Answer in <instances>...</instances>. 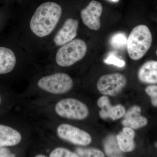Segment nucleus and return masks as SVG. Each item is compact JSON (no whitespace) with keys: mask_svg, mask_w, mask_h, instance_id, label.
Wrapping results in <instances>:
<instances>
[{"mask_svg":"<svg viewBox=\"0 0 157 157\" xmlns=\"http://www.w3.org/2000/svg\"><path fill=\"white\" fill-rule=\"evenodd\" d=\"M62 14L61 7L56 3L46 2L41 4L31 18V30L40 38L47 36L54 30Z\"/></svg>","mask_w":157,"mask_h":157,"instance_id":"obj_1","label":"nucleus"},{"mask_svg":"<svg viewBox=\"0 0 157 157\" xmlns=\"http://www.w3.org/2000/svg\"><path fill=\"white\" fill-rule=\"evenodd\" d=\"M152 36L148 28L140 25L134 28L127 39V48L130 58L137 60L142 58L151 46Z\"/></svg>","mask_w":157,"mask_h":157,"instance_id":"obj_2","label":"nucleus"},{"mask_svg":"<svg viewBox=\"0 0 157 157\" xmlns=\"http://www.w3.org/2000/svg\"><path fill=\"white\" fill-rule=\"evenodd\" d=\"M87 50V45L84 41L80 39H73L59 48L56 62L59 67H68L83 59Z\"/></svg>","mask_w":157,"mask_h":157,"instance_id":"obj_3","label":"nucleus"},{"mask_svg":"<svg viewBox=\"0 0 157 157\" xmlns=\"http://www.w3.org/2000/svg\"><path fill=\"white\" fill-rule=\"evenodd\" d=\"M54 110L58 116L72 120H83L89 114L88 108L85 104L72 98L58 101L55 105Z\"/></svg>","mask_w":157,"mask_h":157,"instance_id":"obj_4","label":"nucleus"},{"mask_svg":"<svg viewBox=\"0 0 157 157\" xmlns=\"http://www.w3.org/2000/svg\"><path fill=\"white\" fill-rule=\"evenodd\" d=\"M37 86L43 91L52 94L62 95L72 89L73 81L68 74L57 73L43 76L38 80Z\"/></svg>","mask_w":157,"mask_h":157,"instance_id":"obj_5","label":"nucleus"},{"mask_svg":"<svg viewBox=\"0 0 157 157\" xmlns=\"http://www.w3.org/2000/svg\"><path fill=\"white\" fill-rule=\"evenodd\" d=\"M56 133L60 139L78 146H87L92 140L91 136L88 132L70 124L59 125Z\"/></svg>","mask_w":157,"mask_h":157,"instance_id":"obj_6","label":"nucleus"},{"mask_svg":"<svg viewBox=\"0 0 157 157\" xmlns=\"http://www.w3.org/2000/svg\"><path fill=\"white\" fill-rule=\"evenodd\" d=\"M127 78L119 73L106 74L100 77L97 82L99 92L105 96L117 95L126 85Z\"/></svg>","mask_w":157,"mask_h":157,"instance_id":"obj_7","label":"nucleus"},{"mask_svg":"<svg viewBox=\"0 0 157 157\" xmlns=\"http://www.w3.org/2000/svg\"><path fill=\"white\" fill-rule=\"evenodd\" d=\"M102 11L103 7L100 2L95 0L91 1L80 13L82 22L90 29L98 31L101 26L100 17Z\"/></svg>","mask_w":157,"mask_h":157,"instance_id":"obj_8","label":"nucleus"},{"mask_svg":"<svg viewBox=\"0 0 157 157\" xmlns=\"http://www.w3.org/2000/svg\"><path fill=\"white\" fill-rule=\"evenodd\" d=\"M97 105L101 109L99 115L103 119L110 118L113 121L117 120L123 117L125 113L126 109L124 106L121 104L112 106L106 96L100 97L97 101Z\"/></svg>","mask_w":157,"mask_h":157,"instance_id":"obj_9","label":"nucleus"},{"mask_svg":"<svg viewBox=\"0 0 157 157\" xmlns=\"http://www.w3.org/2000/svg\"><path fill=\"white\" fill-rule=\"evenodd\" d=\"M78 26L77 20L72 18L66 20L54 37V42L55 45L61 46L74 39L77 36Z\"/></svg>","mask_w":157,"mask_h":157,"instance_id":"obj_10","label":"nucleus"},{"mask_svg":"<svg viewBox=\"0 0 157 157\" xmlns=\"http://www.w3.org/2000/svg\"><path fill=\"white\" fill-rule=\"evenodd\" d=\"M141 108L139 106H132L126 111L122 124L124 127H128L134 130L141 128L147 125V119L140 114Z\"/></svg>","mask_w":157,"mask_h":157,"instance_id":"obj_11","label":"nucleus"},{"mask_svg":"<svg viewBox=\"0 0 157 157\" xmlns=\"http://www.w3.org/2000/svg\"><path fill=\"white\" fill-rule=\"evenodd\" d=\"M22 139V135L17 130L0 124V147L15 146Z\"/></svg>","mask_w":157,"mask_h":157,"instance_id":"obj_12","label":"nucleus"},{"mask_svg":"<svg viewBox=\"0 0 157 157\" xmlns=\"http://www.w3.org/2000/svg\"><path fill=\"white\" fill-rule=\"evenodd\" d=\"M138 79L147 84L157 83V61L150 60L145 62L139 69Z\"/></svg>","mask_w":157,"mask_h":157,"instance_id":"obj_13","label":"nucleus"},{"mask_svg":"<svg viewBox=\"0 0 157 157\" xmlns=\"http://www.w3.org/2000/svg\"><path fill=\"white\" fill-rule=\"evenodd\" d=\"M135 133L134 129L125 127L116 136L118 145L123 152H130L134 150Z\"/></svg>","mask_w":157,"mask_h":157,"instance_id":"obj_14","label":"nucleus"},{"mask_svg":"<svg viewBox=\"0 0 157 157\" xmlns=\"http://www.w3.org/2000/svg\"><path fill=\"white\" fill-rule=\"evenodd\" d=\"M16 64V58L11 49L0 47V74H7L11 72Z\"/></svg>","mask_w":157,"mask_h":157,"instance_id":"obj_15","label":"nucleus"},{"mask_svg":"<svg viewBox=\"0 0 157 157\" xmlns=\"http://www.w3.org/2000/svg\"><path fill=\"white\" fill-rule=\"evenodd\" d=\"M104 149L105 153L109 157H120L123 152L118 145L116 137L110 135L107 137L104 142Z\"/></svg>","mask_w":157,"mask_h":157,"instance_id":"obj_16","label":"nucleus"},{"mask_svg":"<svg viewBox=\"0 0 157 157\" xmlns=\"http://www.w3.org/2000/svg\"><path fill=\"white\" fill-rule=\"evenodd\" d=\"M76 153L78 157H104L103 152L95 148H77Z\"/></svg>","mask_w":157,"mask_h":157,"instance_id":"obj_17","label":"nucleus"},{"mask_svg":"<svg viewBox=\"0 0 157 157\" xmlns=\"http://www.w3.org/2000/svg\"><path fill=\"white\" fill-rule=\"evenodd\" d=\"M49 157H78L76 152L63 147H57L50 152Z\"/></svg>","mask_w":157,"mask_h":157,"instance_id":"obj_18","label":"nucleus"},{"mask_svg":"<svg viewBox=\"0 0 157 157\" xmlns=\"http://www.w3.org/2000/svg\"><path fill=\"white\" fill-rule=\"evenodd\" d=\"M145 91L151 98L152 105L157 107V86H149L145 88Z\"/></svg>","mask_w":157,"mask_h":157,"instance_id":"obj_19","label":"nucleus"},{"mask_svg":"<svg viewBox=\"0 0 157 157\" xmlns=\"http://www.w3.org/2000/svg\"><path fill=\"white\" fill-rule=\"evenodd\" d=\"M127 39L124 35L118 33L114 36L111 39V43L114 47L119 48L127 45Z\"/></svg>","mask_w":157,"mask_h":157,"instance_id":"obj_20","label":"nucleus"},{"mask_svg":"<svg viewBox=\"0 0 157 157\" xmlns=\"http://www.w3.org/2000/svg\"><path fill=\"white\" fill-rule=\"evenodd\" d=\"M104 62L108 64L116 65L120 67H124L125 64V63L123 60L112 55L108 57L107 58L104 60Z\"/></svg>","mask_w":157,"mask_h":157,"instance_id":"obj_21","label":"nucleus"},{"mask_svg":"<svg viewBox=\"0 0 157 157\" xmlns=\"http://www.w3.org/2000/svg\"><path fill=\"white\" fill-rule=\"evenodd\" d=\"M6 147H0V157H15Z\"/></svg>","mask_w":157,"mask_h":157,"instance_id":"obj_22","label":"nucleus"},{"mask_svg":"<svg viewBox=\"0 0 157 157\" xmlns=\"http://www.w3.org/2000/svg\"><path fill=\"white\" fill-rule=\"evenodd\" d=\"M36 157H48V156H46V155L44 154H37L35 156Z\"/></svg>","mask_w":157,"mask_h":157,"instance_id":"obj_23","label":"nucleus"},{"mask_svg":"<svg viewBox=\"0 0 157 157\" xmlns=\"http://www.w3.org/2000/svg\"><path fill=\"white\" fill-rule=\"evenodd\" d=\"M112 2H118L119 0H111Z\"/></svg>","mask_w":157,"mask_h":157,"instance_id":"obj_24","label":"nucleus"},{"mask_svg":"<svg viewBox=\"0 0 157 157\" xmlns=\"http://www.w3.org/2000/svg\"><path fill=\"white\" fill-rule=\"evenodd\" d=\"M1 96H0V104H1Z\"/></svg>","mask_w":157,"mask_h":157,"instance_id":"obj_25","label":"nucleus"},{"mask_svg":"<svg viewBox=\"0 0 157 157\" xmlns=\"http://www.w3.org/2000/svg\"><path fill=\"white\" fill-rule=\"evenodd\" d=\"M156 54L157 56V50H156Z\"/></svg>","mask_w":157,"mask_h":157,"instance_id":"obj_26","label":"nucleus"}]
</instances>
